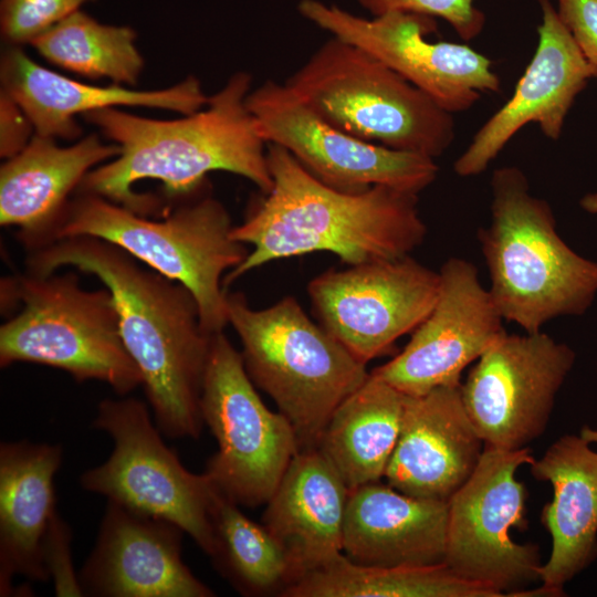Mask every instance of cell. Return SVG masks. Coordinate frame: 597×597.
<instances>
[{
	"label": "cell",
	"instance_id": "obj_6",
	"mask_svg": "<svg viewBox=\"0 0 597 597\" xmlns=\"http://www.w3.org/2000/svg\"><path fill=\"white\" fill-rule=\"evenodd\" d=\"M227 307L249 377L291 422L300 450L317 448L334 410L368 378L366 365L291 295L255 310L228 293Z\"/></svg>",
	"mask_w": 597,
	"mask_h": 597
},
{
	"label": "cell",
	"instance_id": "obj_19",
	"mask_svg": "<svg viewBox=\"0 0 597 597\" xmlns=\"http://www.w3.org/2000/svg\"><path fill=\"white\" fill-rule=\"evenodd\" d=\"M460 386L405 395L399 437L385 473L390 486L448 502L471 476L484 442L464 408Z\"/></svg>",
	"mask_w": 597,
	"mask_h": 597
},
{
	"label": "cell",
	"instance_id": "obj_1",
	"mask_svg": "<svg viewBox=\"0 0 597 597\" xmlns=\"http://www.w3.org/2000/svg\"><path fill=\"white\" fill-rule=\"evenodd\" d=\"M28 272L61 268L95 275L111 292L121 334L143 376L156 426L169 438L199 437L200 396L212 335L190 291L104 240L74 237L28 251Z\"/></svg>",
	"mask_w": 597,
	"mask_h": 597
},
{
	"label": "cell",
	"instance_id": "obj_30",
	"mask_svg": "<svg viewBox=\"0 0 597 597\" xmlns=\"http://www.w3.org/2000/svg\"><path fill=\"white\" fill-rule=\"evenodd\" d=\"M91 0H1L3 39L18 46L29 43Z\"/></svg>",
	"mask_w": 597,
	"mask_h": 597
},
{
	"label": "cell",
	"instance_id": "obj_14",
	"mask_svg": "<svg viewBox=\"0 0 597 597\" xmlns=\"http://www.w3.org/2000/svg\"><path fill=\"white\" fill-rule=\"evenodd\" d=\"M575 358L567 344L542 331H505L460 386L464 408L484 446L515 451L542 436Z\"/></svg>",
	"mask_w": 597,
	"mask_h": 597
},
{
	"label": "cell",
	"instance_id": "obj_22",
	"mask_svg": "<svg viewBox=\"0 0 597 597\" xmlns=\"http://www.w3.org/2000/svg\"><path fill=\"white\" fill-rule=\"evenodd\" d=\"M348 492L318 448L300 450L291 461L262 519L287 559L290 584L343 554Z\"/></svg>",
	"mask_w": 597,
	"mask_h": 597
},
{
	"label": "cell",
	"instance_id": "obj_12",
	"mask_svg": "<svg viewBox=\"0 0 597 597\" xmlns=\"http://www.w3.org/2000/svg\"><path fill=\"white\" fill-rule=\"evenodd\" d=\"M247 105L268 145L281 146L334 189L360 192L387 186L419 195L438 176L433 158L391 149L338 129L285 83L264 82L250 91Z\"/></svg>",
	"mask_w": 597,
	"mask_h": 597
},
{
	"label": "cell",
	"instance_id": "obj_11",
	"mask_svg": "<svg viewBox=\"0 0 597 597\" xmlns=\"http://www.w3.org/2000/svg\"><path fill=\"white\" fill-rule=\"evenodd\" d=\"M532 450L484 446L467 482L448 500L447 564L457 575L505 596H522L540 580V547L514 542L512 530L525 531L526 491L515 478L531 464Z\"/></svg>",
	"mask_w": 597,
	"mask_h": 597
},
{
	"label": "cell",
	"instance_id": "obj_3",
	"mask_svg": "<svg viewBox=\"0 0 597 597\" xmlns=\"http://www.w3.org/2000/svg\"><path fill=\"white\" fill-rule=\"evenodd\" d=\"M268 163L270 191L232 229L252 250L226 274L224 287L276 260L326 251L356 265L410 255L425 241L418 195L387 186L334 189L277 145H268Z\"/></svg>",
	"mask_w": 597,
	"mask_h": 597
},
{
	"label": "cell",
	"instance_id": "obj_20",
	"mask_svg": "<svg viewBox=\"0 0 597 597\" xmlns=\"http://www.w3.org/2000/svg\"><path fill=\"white\" fill-rule=\"evenodd\" d=\"M0 78L1 91L25 112L35 134L54 139L77 138L82 129L75 117L94 111L140 106L189 115L201 109L208 101L195 76L156 91H136L118 84L96 86L41 66L18 46L3 52Z\"/></svg>",
	"mask_w": 597,
	"mask_h": 597
},
{
	"label": "cell",
	"instance_id": "obj_2",
	"mask_svg": "<svg viewBox=\"0 0 597 597\" xmlns=\"http://www.w3.org/2000/svg\"><path fill=\"white\" fill-rule=\"evenodd\" d=\"M252 76L232 74L199 111L172 121L134 115L117 107L83 117L121 148V154L92 169L77 191L101 196L139 214L157 209L156 198L136 193L143 179L163 184L170 198L198 191L209 172L222 170L254 184L262 193L272 187L268 144L247 105Z\"/></svg>",
	"mask_w": 597,
	"mask_h": 597
},
{
	"label": "cell",
	"instance_id": "obj_35",
	"mask_svg": "<svg viewBox=\"0 0 597 597\" xmlns=\"http://www.w3.org/2000/svg\"><path fill=\"white\" fill-rule=\"evenodd\" d=\"M580 207L593 214H597V192H590L585 195L580 201Z\"/></svg>",
	"mask_w": 597,
	"mask_h": 597
},
{
	"label": "cell",
	"instance_id": "obj_31",
	"mask_svg": "<svg viewBox=\"0 0 597 597\" xmlns=\"http://www.w3.org/2000/svg\"><path fill=\"white\" fill-rule=\"evenodd\" d=\"M475 0H358L373 17L404 11L441 18L464 41L476 38L485 25V14Z\"/></svg>",
	"mask_w": 597,
	"mask_h": 597
},
{
	"label": "cell",
	"instance_id": "obj_28",
	"mask_svg": "<svg viewBox=\"0 0 597 597\" xmlns=\"http://www.w3.org/2000/svg\"><path fill=\"white\" fill-rule=\"evenodd\" d=\"M128 27L107 25L75 11L31 42L50 63L88 78L134 85L144 67Z\"/></svg>",
	"mask_w": 597,
	"mask_h": 597
},
{
	"label": "cell",
	"instance_id": "obj_34",
	"mask_svg": "<svg viewBox=\"0 0 597 597\" xmlns=\"http://www.w3.org/2000/svg\"><path fill=\"white\" fill-rule=\"evenodd\" d=\"M34 127L21 106L6 92L0 93V155L8 159L32 139Z\"/></svg>",
	"mask_w": 597,
	"mask_h": 597
},
{
	"label": "cell",
	"instance_id": "obj_25",
	"mask_svg": "<svg viewBox=\"0 0 597 597\" xmlns=\"http://www.w3.org/2000/svg\"><path fill=\"white\" fill-rule=\"evenodd\" d=\"M62 462L59 444L29 441L0 446V595L21 576L46 582L43 544L55 510L53 479Z\"/></svg>",
	"mask_w": 597,
	"mask_h": 597
},
{
	"label": "cell",
	"instance_id": "obj_36",
	"mask_svg": "<svg viewBox=\"0 0 597 597\" xmlns=\"http://www.w3.org/2000/svg\"><path fill=\"white\" fill-rule=\"evenodd\" d=\"M580 437L587 440L589 443H597V429L589 426H584L579 432Z\"/></svg>",
	"mask_w": 597,
	"mask_h": 597
},
{
	"label": "cell",
	"instance_id": "obj_13",
	"mask_svg": "<svg viewBox=\"0 0 597 597\" xmlns=\"http://www.w3.org/2000/svg\"><path fill=\"white\" fill-rule=\"evenodd\" d=\"M439 286V271L406 255L326 270L306 291L317 323L367 365L426 318Z\"/></svg>",
	"mask_w": 597,
	"mask_h": 597
},
{
	"label": "cell",
	"instance_id": "obj_8",
	"mask_svg": "<svg viewBox=\"0 0 597 597\" xmlns=\"http://www.w3.org/2000/svg\"><path fill=\"white\" fill-rule=\"evenodd\" d=\"M285 85L323 119L366 142L434 159L454 140L451 113L367 51L336 36Z\"/></svg>",
	"mask_w": 597,
	"mask_h": 597
},
{
	"label": "cell",
	"instance_id": "obj_17",
	"mask_svg": "<svg viewBox=\"0 0 597 597\" xmlns=\"http://www.w3.org/2000/svg\"><path fill=\"white\" fill-rule=\"evenodd\" d=\"M537 46L511 98L476 132L453 165L460 177L483 172L513 136L535 123L545 137H561L566 116L597 66L582 53L551 0H540Z\"/></svg>",
	"mask_w": 597,
	"mask_h": 597
},
{
	"label": "cell",
	"instance_id": "obj_32",
	"mask_svg": "<svg viewBox=\"0 0 597 597\" xmlns=\"http://www.w3.org/2000/svg\"><path fill=\"white\" fill-rule=\"evenodd\" d=\"M71 530L55 513L43 544V559L49 577L53 578L57 596H84L75 575L70 553Z\"/></svg>",
	"mask_w": 597,
	"mask_h": 597
},
{
	"label": "cell",
	"instance_id": "obj_4",
	"mask_svg": "<svg viewBox=\"0 0 597 597\" xmlns=\"http://www.w3.org/2000/svg\"><path fill=\"white\" fill-rule=\"evenodd\" d=\"M491 220L478 239L489 292L504 321L537 333L561 316H580L597 295V262L559 235L549 203L530 191L516 166L491 177Z\"/></svg>",
	"mask_w": 597,
	"mask_h": 597
},
{
	"label": "cell",
	"instance_id": "obj_27",
	"mask_svg": "<svg viewBox=\"0 0 597 597\" xmlns=\"http://www.w3.org/2000/svg\"><path fill=\"white\" fill-rule=\"evenodd\" d=\"M286 597H504L457 575L447 564L365 566L339 555L286 586Z\"/></svg>",
	"mask_w": 597,
	"mask_h": 597
},
{
	"label": "cell",
	"instance_id": "obj_33",
	"mask_svg": "<svg viewBox=\"0 0 597 597\" xmlns=\"http://www.w3.org/2000/svg\"><path fill=\"white\" fill-rule=\"evenodd\" d=\"M556 10L584 56L597 66V0H557Z\"/></svg>",
	"mask_w": 597,
	"mask_h": 597
},
{
	"label": "cell",
	"instance_id": "obj_7",
	"mask_svg": "<svg viewBox=\"0 0 597 597\" xmlns=\"http://www.w3.org/2000/svg\"><path fill=\"white\" fill-rule=\"evenodd\" d=\"M2 301L21 310L0 327V366L46 365L76 381L98 380L125 396L143 386L142 373L128 353L111 292L88 291L74 272L6 279Z\"/></svg>",
	"mask_w": 597,
	"mask_h": 597
},
{
	"label": "cell",
	"instance_id": "obj_21",
	"mask_svg": "<svg viewBox=\"0 0 597 597\" xmlns=\"http://www.w3.org/2000/svg\"><path fill=\"white\" fill-rule=\"evenodd\" d=\"M121 154L116 144H105L96 134L61 147L55 139L34 134L15 156L0 168V223L17 229V239L28 251L49 244L84 177Z\"/></svg>",
	"mask_w": 597,
	"mask_h": 597
},
{
	"label": "cell",
	"instance_id": "obj_29",
	"mask_svg": "<svg viewBox=\"0 0 597 597\" xmlns=\"http://www.w3.org/2000/svg\"><path fill=\"white\" fill-rule=\"evenodd\" d=\"M214 533L211 556L243 594L282 590L290 584L287 559L268 528L245 516L239 505L214 490L210 504Z\"/></svg>",
	"mask_w": 597,
	"mask_h": 597
},
{
	"label": "cell",
	"instance_id": "obj_15",
	"mask_svg": "<svg viewBox=\"0 0 597 597\" xmlns=\"http://www.w3.org/2000/svg\"><path fill=\"white\" fill-rule=\"evenodd\" d=\"M298 11L333 36L367 51L432 98L448 113L470 109L501 82L492 61L467 44L432 42V17L390 11L366 19L318 0H302Z\"/></svg>",
	"mask_w": 597,
	"mask_h": 597
},
{
	"label": "cell",
	"instance_id": "obj_10",
	"mask_svg": "<svg viewBox=\"0 0 597 597\" xmlns=\"http://www.w3.org/2000/svg\"><path fill=\"white\" fill-rule=\"evenodd\" d=\"M93 427L108 433L114 448L104 463L81 475L82 488L176 524L211 557L210 504L216 488L205 473L188 471L164 443L148 407L133 397L104 399Z\"/></svg>",
	"mask_w": 597,
	"mask_h": 597
},
{
	"label": "cell",
	"instance_id": "obj_23",
	"mask_svg": "<svg viewBox=\"0 0 597 597\" xmlns=\"http://www.w3.org/2000/svg\"><path fill=\"white\" fill-rule=\"evenodd\" d=\"M448 502L405 494L388 483L348 492L343 554L365 566H432L444 563Z\"/></svg>",
	"mask_w": 597,
	"mask_h": 597
},
{
	"label": "cell",
	"instance_id": "obj_9",
	"mask_svg": "<svg viewBox=\"0 0 597 597\" xmlns=\"http://www.w3.org/2000/svg\"><path fill=\"white\" fill-rule=\"evenodd\" d=\"M200 411L218 444L203 473L238 505L266 504L300 444L287 418L265 406L224 332L211 337Z\"/></svg>",
	"mask_w": 597,
	"mask_h": 597
},
{
	"label": "cell",
	"instance_id": "obj_18",
	"mask_svg": "<svg viewBox=\"0 0 597 597\" xmlns=\"http://www.w3.org/2000/svg\"><path fill=\"white\" fill-rule=\"evenodd\" d=\"M176 524L108 501L94 548L78 573L84 596L211 597L181 557Z\"/></svg>",
	"mask_w": 597,
	"mask_h": 597
},
{
	"label": "cell",
	"instance_id": "obj_26",
	"mask_svg": "<svg viewBox=\"0 0 597 597\" xmlns=\"http://www.w3.org/2000/svg\"><path fill=\"white\" fill-rule=\"evenodd\" d=\"M404 405L402 392L369 371L334 410L317 448L349 490L385 476L399 437Z\"/></svg>",
	"mask_w": 597,
	"mask_h": 597
},
{
	"label": "cell",
	"instance_id": "obj_24",
	"mask_svg": "<svg viewBox=\"0 0 597 597\" xmlns=\"http://www.w3.org/2000/svg\"><path fill=\"white\" fill-rule=\"evenodd\" d=\"M580 434H564L531 465V474L552 484L553 499L541 521L552 537L542 586L554 597L597 558V452Z\"/></svg>",
	"mask_w": 597,
	"mask_h": 597
},
{
	"label": "cell",
	"instance_id": "obj_16",
	"mask_svg": "<svg viewBox=\"0 0 597 597\" xmlns=\"http://www.w3.org/2000/svg\"><path fill=\"white\" fill-rule=\"evenodd\" d=\"M438 297L404 349L370 374L407 396L461 385L462 371L505 332L503 317L480 280L461 258L439 270Z\"/></svg>",
	"mask_w": 597,
	"mask_h": 597
},
{
	"label": "cell",
	"instance_id": "obj_5",
	"mask_svg": "<svg viewBox=\"0 0 597 597\" xmlns=\"http://www.w3.org/2000/svg\"><path fill=\"white\" fill-rule=\"evenodd\" d=\"M233 227L226 207L211 196L153 220L101 196L78 192L69 201L50 243L93 237L118 247L187 287L203 328L212 335L229 325L226 273L250 252L247 244L233 239Z\"/></svg>",
	"mask_w": 597,
	"mask_h": 597
}]
</instances>
